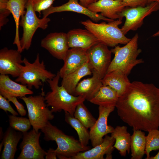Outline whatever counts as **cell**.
Instances as JSON below:
<instances>
[{
    "label": "cell",
    "mask_w": 159,
    "mask_h": 159,
    "mask_svg": "<svg viewBox=\"0 0 159 159\" xmlns=\"http://www.w3.org/2000/svg\"><path fill=\"white\" fill-rule=\"evenodd\" d=\"M115 107L120 119L133 130L148 132L159 127V88L153 84L131 82Z\"/></svg>",
    "instance_id": "1"
},
{
    "label": "cell",
    "mask_w": 159,
    "mask_h": 159,
    "mask_svg": "<svg viewBox=\"0 0 159 159\" xmlns=\"http://www.w3.org/2000/svg\"><path fill=\"white\" fill-rule=\"evenodd\" d=\"M60 78L58 71L53 78L47 81L51 91L45 95L46 103L47 107H51L53 112H60L63 110L73 115L77 106L84 102L85 98L82 96L71 94L62 86H59Z\"/></svg>",
    "instance_id": "2"
},
{
    "label": "cell",
    "mask_w": 159,
    "mask_h": 159,
    "mask_svg": "<svg viewBox=\"0 0 159 159\" xmlns=\"http://www.w3.org/2000/svg\"><path fill=\"white\" fill-rule=\"evenodd\" d=\"M41 130L44 134V140L56 142L57 148L55 150L57 158L59 159H71L79 153L90 149L88 146L83 147L79 140L73 136L66 135L49 121Z\"/></svg>",
    "instance_id": "3"
},
{
    "label": "cell",
    "mask_w": 159,
    "mask_h": 159,
    "mask_svg": "<svg viewBox=\"0 0 159 159\" xmlns=\"http://www.w3.org/2000/svg\"><path fill=\"white\" fill-rule=\"evenodd\" d=\"M138 34H136L124 46L117 45L110 50L114 57L107 73L118 70L128 76L135 66L144 62L142 59H137L142 52L138 47Z\"/></svg>",
    "instance_id": "4"
},
{
    "label": "cell",
    "mask_w": 159,
    "mask_h": 159,
    "mask_svg": "<svg viewBox=\"0 0 159 159\" xmlns=\"http://www.w3.org/2000/svg\"><path fill=\"white\" fill-rule=\"evenodd\" d=\"M122 19H118L100 23L91 20L82 21L81 23L86 29L91 32L99 41L108 47H115L119 44H125L131 39L126 37L119 25L122 23Z\"/></svg>",
    "instance_id": "5"
},
{
    "label": "cell",
    "mask_w": 159,
    "mask_h": 159,
    "mask_svg": "<svg viewBox=\"0 0 159 159\" xmlns=\"http://www.w3.org/2000/svg\"><path fill=\"white\" fill-rule=\"evenodd\" d=\"M23 61L24 65H22L19 75L15 81L26 85L31 90L33 87L39 89L44 82L52 79L56 75L46 69L44 61L40 62L39 53L33 63L30 62L26 57L24 58Z\"/></svg>",
    "instance_id": "6"
},
{
    "label": "cell",
    "mask_w": 159,
    "mask_h": 159,
    "mask_svg": "<svg viewBox=\"0 0 159 159\" xmlns=\"http://www.w3.org/2000/svg\"><path fill=\"white\" fill-rule=\"evenodd\" d=\"M42 89V92L39 95L20 98L26 105L31 125L37 132L54 117L53 112L47 106L45 92Z\"/></svg>",
    "instance_id": "7"
},
{
    "label": "cell",
    "mask_w": 159,
    "mask_h": 159,
    "mask_svg": "<svg viewBox=\"0 0 159 159\" xmlns=\"http://www.w3.org/2000/svg\"><path fill=\"white\" fill-rule=\"evenodd\" d=\"M36 12L32 0H27L26 13L21 17L19 24L23 30L22 36L20 39V45L23 51L29 49L33 37L37 29L39 28L45 29L51 21L47 17L39 18Z\"/></svg>",
    "instance_id": "8"
},
{
    "label": "cell",
    "mask_w": 159,
    "mask_h": 159,
    "mask_svg": "<svg viewBox=\"0 0 159 159\" xmlns=\"http://www.w3.org/2000/svg\"><path fill=\"white\" fill-rule=\"evenodd\" d=\"M159 9V4L156 2H151L144 6L125 8L120 14L119 19H122L124 17L126 19L124 25L121 28L123 34L125 35L130 30H137L143 24L145 17Z\"/></svg>",
    "instance_id": "9"
},
{
    "label": "cell",
    "mask_w": 159,
    "mask_h": 159,
    "mask_svg": "<svg viewBox=\"0 0 159 159\" xmlns=\"http://www.w3.org/2000/svg\"><path fill=\"white\" fill-rule=\"evenodd\" d=\"M108 47L99 42L87 50L92 73H96L102 79L106 74L112 61V52Z\"/></svg>",
    "instance_id": "10"
},
{
    "label": "cell",
    "mask_w": 159,
    "mask_h": 159,
    "mask_svg": "<svg viewBox=\"0 0 159 159\" xmlns=\"http://www.w3.org/2000/svg\"><path fill=\"white\" fill-rule=\"evenodd\" d=\"M22 140L19 145L21 152L17 159H44L47 152L40 145L41 132L33 129L23 132Z\"/></svg>",
    "instance_id": "11"
},
{
    "label": "cell",
    "mask_w": 159,
    "mask_h": 159,
    "mask_svg": "<svg viewBox=\"0 0 159 159\" xmlns=\"http://www.w3.org/2000/svg\"><path fill=\"white\" fill-rule=\"evenodd\" d=\"M115 107L99 106L98 118L89 131L90 140L93 147L101 144L103 140V137L113 131L114 128L108 125L107 121L109 115Z\"/></svg>",
    "instance_id": "12"
},
{
    "label": "cell",
    "mask_w": 159,
    "mask_h": 159,
    "mask_svg": "<svg viewBox=\"0 0 159 159\" xmlns=\"http://www.w3.org/2000/svg\"><path fill=\"white\" fill-rule=\"evenodd\" d=\"M21 52L6 47L0 50V73L17 77L19 75L21 64L23 63Z\"/></svg>",
    "instance_id": "13"
},
{
    "label": "cell",
    "mask_w": 159,
    "mask_h": 159,
    "mask_svg": "<svg viewBox=\"0 0 159 159\" xmlns=\"http://www.w3.org/2000/svg\"><path fill=\"white\" fill-rule=\"evenodd\" d=\"M40 45L53 57L63 60L69 49L67 33L63 32H52L48 34L41 40Z\"/></svg>",
    "instance_id": "14"
},
{
    "label": "cell",
    "mask_w": 159,
    "mask_h": 159,
    "mask_svg": "<svg viewBox=\"0 0 159 159\" xmlns=\"http://www.w3.org/2000/svg\"><path fill=\"white\" fill-rule=\"evenodd\" d=\"M66 11L83 14L88 17L92 21L96 22L100 20L108 22L114 20L105 17L100 14L92 12L87 7L79 3L78 0H69L67 2L59 6H54L52 5L42 11V13L43 17H47L53 13Z\"/></svg>",
    "instance_id": "15"
},
{
    "label": "cell",
    "mask_w": 159,
    "mask_h": 159,
    "mask_svg": "<svg viewBox=\"0 0 159 159\" xmlns=\"http://www.w3.org/2000/svg\"><path fill=\"white\" fill-rule=\"evenodd\" d=\"M87 50L79 48L69 49L63 60L64 65L59 71L60 78H62L88 62Z\"/></svg>",
    "instance_id": "16"
},
{
    "label": "cell",
    "mask_w": 159,
    "mask_h": 159,
    "mask_svg": "<svg viewBox=\"0 0 159 159\" xmlns=\"http://www.w3.org/2000/svg\"><path fill=\"white\" fill-rule=\"evenodd\" d=\"M115 139L111 136L106 135L103 142L94 147L84 152L78 153L71 159H103L106 155V159H112V153L114 150Z\"/></svg>",
    "instance_id": "17"
},
{
    "label": "cell",
    "mask_w": 159,
    "mask_h": 159,
    "mask_svg": "<svg viewBox=\"0 0 159 159\" xmlns=\"http://www.w3.org/2000/svg\"><path fill=\"white\" fill-rule=\"evenodd\" d=\"M125 7L120 0H98L87 8L93 12H100L103 16L115 20L119 19L120 14Z\"/></svg>",
    "instance_id": "18"
},
{
    "label": "cell",
    "mask_w": 159,
    "mask_h": 159,
    "mask_svg": "<svg viewBox=\"0 0 159 159\" xmlns=\"http://www.w3.org/2000/svg\"><path fill=\"white\" fill-rule=\"evenodd\" d=\"M67 35L69 48H79L87 50L100 42L93 34L86 29H71Z\"/></svg>",
    "instance_id": "19"
},
{
    "label": "cell",
    "mask_w": 159,
    "mask_h": 159,
    "mask_svg": "<svg viewBox=\"0 0 159 159\" xmlns=\"http://www.w3.org/2000/svg\"><path fill=\"white\" fill-rule=\"evenodd\" d=\"M33 92L26 85L13 81L8 75H0V94L6 98H19L31 95Z\"/></svg>",
    "instance_id": "20"
},
{
    "label": "cell",
    "mask_w": 159,
    "mask_h": 159,
    "mask_svg": "<svg viewBox=\"0 0 159 159\" xmlns=\"http://www.w3.org/2000/svg\"><path fill=\"white\" fill-rule=\"evenodd\" d=\"M16 131L10 126L5 131L0 145V152L3 146L4 147L0 159L14 158L17 145L23 136V132Z\"/></svg>",
    "instance_id": "21"
},
{
    "label": "cell",
    "mask_w": 159,
    "mask_h": 159,
    "mask_svg": "<svg viewBox=\"0 0 159 159\" xmlns=\"http://www.w3.org/2000/svg\"><path fill=\"white\" fill-rule=\"evenodd\" d=\"M92 74L91 77L85 79L78 83L74 95L82 96L89 101L94 97L103 85L102 79L98 75L95 73Z\"/></svg>",
    "instance_id": "22"
},
{
    "label": "cell",
    "mask_w": 159,
    "mask_h": 159,
    "mask_svg": "<svg viewBox=\"0 0 159 159\" xmlns=\"http://www.w3.org/2000/svg\"><path fill=\"white\" fill-rule=\"evenodd\" d=\"M127 75L116 70L107 73L102 79V85L108 86L114 90L119 97L125 91L131 82Z\"/></svg>",
    "instance_id": "23"
},
{
    "label": "cell",
    "mask_w": 159,
    "mask_h": 159,
    "mask_svg": "<svg viewBox=\"0 0 159 159\" xmlns=\"http://www.w3.org/2000/svg\"><path fill=\"white\" fill-rule=\"evenodd\" d=\"M27 0H9L7 5L6 8L12 14L15 24V34L13 44L16 45L17 50L21 53L23 51L19 37V24L21 17L26 13Z\"/></svg>",
    "instance_id": "24"
},
{
    "label": "cell",
    "mask_w": 159,
    "mask_h": 159,
    "mask_svg": "<svg viewBox=\"0 0 159 159\" xmlns=\"http://www.w3.org/2000/svg\"><path fill=\"white\" fill-rule=\"evenodd\" d=\"M92 74V69L88 62L79 69L62 78L61 85L69 93L74 95L75 89L82 78Z\"/></svg>",
    "instance_id": "25"
},
{
    "label": "cell",
    "mask_w": 159,
    "mask_h": 159,
    "mask_svg": "<svg viewBox=\"0 0 159 159\" xmlns=\"http://www.w3.org/2000/svg\"><path fill=\"white\" fill-rule=\"evenodd\" d=\"M111 136L115 139L114 147L119 151L121 156H125L127 152L129 153L131 136L126 126H117L111 133Z\"/></svg>",
    "instance_id": "26"
},
{
    "label": "cell",
    "mask_w": 159,
    "mask_h": 159,
    "mask_svg": "<svg viewBox=\"0 0 159 159\" xmlns=\"http://www.w3.org/2000/svg\"><path fill=\"white\" fill-rule=\"evenodd\" d=\"M118 97L114 90L108 86L103 85L89 101L99 106L115 107Z\"/></svg>",
    "instance_id": "27"
},
{
    "label": "cell",
    "mask_w": 159,
    "mask_h": 159,
    "mask_svg": "<svg viewBox=\"0 0 159 159\" xmlns=\"http://www.w3.org/2000/svg\"><path fill=\"white\" fill-rule=\"evenodd\" d=\"M133 130L130 142L131 159H141L145 154L146 136L141 130Z\"/></svg>",
    "instance_id": "28"
},
{
    "label": "cell",
    "mask_w": 159,
    "mask_h": 159,
    "mask_svg": "<svg viewBox=\"0 0 159 159\" xmlns=\"http://www.w3.org/2000/svg\"><path fill=\"white\" fill-rule=\"evenodd\" d=\"M65 112V121L76 131L79 140L84 147H88L90 140V132L73 115L67 112Z\"/></svg>",
    "instance_id": "29"
},
{
    "label": "cell",
    "mask_w": 159,
    "mask_h": 159,
    "mask_svg": "<svg viewBox=\"0 0 159 159\" xmlns=\"http://www.w3.org/2000/svg\"><path fill=\"white\" fill-rule=\"evenodd\" d=\"M73 116L88 129H90L97 120L86 107L84 102L78 105Z\"/></svg>",
    "instance_id": "30"
},
{
    "label": "cell",
    "mask_w": 159,
    "mask_h": 159,
    "mask_svg": "<svg viewBox=\"0 0 159 159\" xmlns=\"http://www.w3.org/2000/svg\"><path fill=\"white\" fill-rule=\"evenodd\" d=\"M148 132V135L145 137V154L146 155V159H150V153L159 149V130L155 129Z\"/></svg>",
    "instance_id": "31"
},
{
    "label": "cell",
    "mask_w": 159,
    "mask_h": 159,
    "mask_svg": "<svg viewBox=\"0 0 159 159\" xmlns=\"http://www.w3.org/2000/svg\"><path fill=\"white\" fill-rule=\"evenodd\" d=\"M9 117L10 126L16 131L23 133L26 132L32 126L29 118L12 115H9Z\"/></svg>",
    "instance_id": "32"
},
{
    "label": "cell",
    "mask_w": 159,
    "mask_h": 159,
    "mask_svg": "<svg viewBox=\"0 0 159 159\" xmlns=\"http://www.w3.org/2000/svg\"><path fill=\"white\" fill-rule=\"evenodd\" d=\"M9 0H0V29L9 21L8 17L11 14L6 8Z\"/></svg>",
    "instance_id": "33"
},
{
    "label": "cell",
    "mask_w": 159,
    "mask_h": 159,
    "mask_svg": "<svg viewBox=\"0 0 159 159\" xmlns=\"http://www.w3.org/2000/svg\"><path fill=\"white\" fill-rule=\"evenodd\" d=\"M54 0H32L33 7L36 12L40 16L41 12L52 5Z\"/></svg>",
    "instance_id": "34"
},
{
    "label": "cell",
    "mask_w": 159,
    "mask_h": 159,
    "mask_svg": "<svg viewBox=\"0 0 159 159\" xmlns=\"http://www.w3.org/2000/svg\"><path fill=\"white\" fill-rule=\"evenodd\" d=\"M9 101L1 95L0 94V109L6 112H9L12 115L17 116L18 113L12 107Z\"/></svg>",
    "instance_id": "35"
},
{
    "label": "cell",
    "mask_w": 159,
    "mask_h": 159,
    "mask_svg": "<svg viewBox=\"0 0 159 159\" xmlns=\"http://www.w3.org/2000/svg\"><path fill=\"white\" fill-rule=\"evenodd\" d=\"M125 6L130 7L138 6H144L150 3L147 0H120Z\"/></svg>",
    "instance_id": "36"
},
{
    "label": "cell",
    "mask_w": 159,
    "mask_h": 159,
    "mask_svg": "<svg viewBox=\"0 0 159 159\" xmlns=\"http://www.w3.org/2000/svg\"><path fill=\"white\" fill-rule=\"evenodd\" d=\"M9 101L11 102L16 107L18 113L21 116H25L26 114V110L23 104L20 103L16 97H9L7 99Z\"/></svg>",
    "instance_id": "37"
},
{
    "label": "cell",
    "mask_w": 159,
    "mask_h": 159,
    "mask_svg": "<svg viewBox=\"0 0 159 159\" xmlns=\"http://www.w3.org/2000/svg\"><path fill=\"white\" fill-rule=\"evenodd\" d=\"M45 158L46 159H57V154L55 150L50 148L47 152Z\"/></svg>",
    "instance_id": "38"
},
{
    "label": "cell",
    "mask_w": 159,
    "mask_h": 159,
    "mask_svg": "<svg viewBox=\"0 0 159 159\" xmlns=\"http://www.w3.org/2000/svg\"><path fill=\"white\" fill-rule=\"evenodd\" d=\"M80 3L82 6L87 7L88 6L92 3H94L98 0H79Z\"/></svg>",
    "instance_id": "39"
},
{
    "label": "cell",
    "mask_w": 159,
    "mask_h": 159,
    "mask_svg": "<svg viewBox=\"0 0 159 159\" xmlns=\"http://www.w3.org/2000/svg\"><path fill=\"white\" fill-rule=\"evenodd\" d=\"M150 159H159V151L155 156L150 157Z\"/></svg>",
    "instance_id": "40"
},
{
    "label": "cell",
    "mask_w": 159,
    "mask_h": 159,
    "mask_svg": "<svg viewBox=\"0 0 159 159\" xmlns=\"http://www.w3.org/2000/svg\"><path fill=\"white\" fill-rule=\"evenodd\" d=\"M158 36H159V30L152 36L153 37H156Z\"/></svg>",
    "instance_id": "41"
},
{
    "label": "cell",
    "mask_w": 159,
    "mask_h": 159,
    "mask_svg": "<svg viewBox=\"0 0 159 159\" xmlns=\"http://www.w3.org/2000/svg\"><path fill=\"white\" fill-rule=\"evenodd\" d=\"M149 3H150L153 2H156L159 4V0H147Z\"/></svg>",
    "instance_id": "42"
}]
</instances>
